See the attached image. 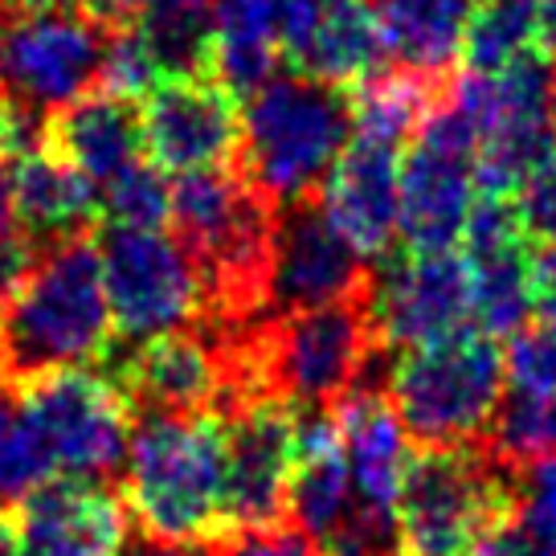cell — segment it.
<instances>
[{"mask_svg":"<svg viewBox=\"0 0 556 556\" xmlns=\"http://www.w3.org/2000/svg\"><path fill=\"white\" fill-rule=\"evenodd\" d=\"M451 99L475 127L479 189L511 192L556 143V62L544 50L504 70H467L451 83Z\"/></svg>","mask_w":556,"mask_h":556,"instance_id":"obj_7","label":"cell"},{"mask_svg":"<svg viewBox=\"0 0 556 556\" xmlns=\"http://www.w3.org/2000/svg\"><path fill=\"white\" fill-rule=\"evenodd\" d=\"M50 148L99 189L148 156L139 103L115 90H90L50 115Z\"/></svg>","mask_w":556,"mask_h":556,"instance_id":"obj_22","label":"cell"},{"mask_svg":"<svg viewBox=\"0 0 556 556\" xmlns=\"http://www.w3.org/2000/svg\"><path fill=\"white\" fill-rule=\"evenodd\" d=\"M99 217L119 229H160L173 222V185L164 168L143 156L99 185Z\"/></svg>","mask_w":556,"mask_h":556,"instance_id":"obj_28","label":"cell"},{"mask_svg":"<svg viewBox=\"0 0 556 556\" xmlns=\"http://www.w3.org/2000/svg\"><path fill=\"white\" fill-rule=\"evenodd\" d=\"M226 536L287 520L299 451V409L275 397H254L226 414Z\"/></svg>","mask_w":556,"mask_h":556,"instance_id":"obj_15","label":"cell"},{"mask_svg":"<svg viewBox=\"0 0 556 556\" xmlns=\"http://www.w3.org/2000/svg\"><path fill=\"white\" fill-rule=\"evenodd\" d=\"M41 245L46 242H37L34 233L21 226V222L17 226L0 229V307H4V299L21 287V278L34 270Z\"/></svg>","mask_w":556,"mask_h":556,"instance_id":"obj_33","label":"cell"},{"mask_svg":"<svg viewBox=\"0 0 556 556\" xmlns=\"http://www.w3.org/2000/svg\"><path fill=\"white\" fill-rule=\"evenodd\" d=\"M131 511L106 483H46L17 516V556H127Z\"/></svg>","mask_w":556,"mask_h":556,"instance_id":"obj_20","label":"cell"},{"mask_svg":"<svg viewBox=\"0 0 556 556\" xmlns=\"http://www.w3.org/2000/svg\"><path fill=\"white\" fill-rule=\"evenodd\" d=\"M99 250H103V282L119 340L143 344V340H156L189 324H205V275L176 233H168L164 226H106Z\"/></svg>","mask_w":556,"mask_h":556,"instance_id":"obj_9","label":"cell"},{"mask_svg":"<svg viewBox=\"0 0 556 556\" xmlns=\"http://www.w3.org/2000/svg\"><path fill=\"white\" fill-rule=\"evenodd\" d=\"M544 41L556 50V0H544Z\"/></svg>","mask_w":556,"mask_h":556,"instance_id":"obj_40","label":"cell"},{"mask_svg":"<svg viewBox=\"0 0 556 556\" xmlns=\"http://www.w3.org/2000/svg\"><path fill=\"white\" fill-rule=\"evenodd\" d=\"M479 192L475 127L446 90L401 160V245L417 254L458 250Z\"/></svg>","mask_w":556,"mask_h":556,"instance_id":"obj_10","label":"cell"},{"mask_svg":"<svg viewBox=\"0 0 556 556\" xmlns=\"http://www.w3.org/2000/svg\"><path fill=\"white\" fill-rule=\"evenodd\" d=\"M372 262L331 226L319 197L282 205L270 250V312H307L324 303L361 299Z\"/></svg>","mask_w":556,"mask_h":556,"instance_id":"obj_16","label":"cell"},{"mask_svg":"<svg viewBox=\"0 0 556 556\" xmlns=\"http://www.w3.org/2000/svg\"><path fill=\"white\" fill-rule=\"evenodd\" d=\"M544 41V0H479L467 25L463 62L467 70L491 74L528 53Z\"/></svg>","mask_w":556,"mask_h":556,"instance_id":"obj_27","label":"cell"},{"mask_svg":"<svg viewBox=\"0 0 556 556\" xmlns=\"http://www.w3.org/2000/svg\"><path fill=\"white\" fill-rule=\"evenodd\" d=\"M53 479V463L21 384L0 381V516L21 511Z\"/></svg>","mask_w":556,"mask_h":556,"instance_id":"obj_26","label":"cell"},{"mask_svg":"<svg viewBox=\"0 0 556 556\" xmlns=\"http://www.w3.org/2000/svg\"><path fill=\"white\" fill-rule=\"evenodd\" d=\"M17 197H13V164L0 156V229L17 226Z\"/></svg>","mask_w":556,"mask_h":556,"instance_id":"obj_37","label":"cell"},{"mask_svg":"<svg viewBox=\"0 0 556 556\" xmlns=\"http://www.w3.org/2000/svg\"><path fill=\"white\" fill-rule=\"evenodd\" d=\"M516 520L556 556V451L528 463L516 479Z\"/></svg>","mask_w":556,"mask_h":556,"instance_id":"obj_31","label":"cell"},{"mask_svg":"<svg viewBox=\"0 0 556 556\" xmlns=\"http://www.w3.org/2000/svg\"><path fill=\"white\" fill-rule=\"evenodd\" d=\"M532 238L511 197L479 192L463 233L470 270V315L486 336H516L536 312V258Z\"/></svg>","mask_w":556,"mask_h":556,"instance_id":"obj_17","label":"cell"},{"mask_svg":"<svg viewBox=\"0 0 556 556\" xmlns=\"http://www.w3.org/2000/svg\"><path fill=\"white\" fill-rule=\"evenodd\" d=\"M111 25L87 0H53L41 9H9L0 34L4 99L53 115L103 83Z\"/></svg>","mask_w":556,"mask_h":556,"instance_id":"obj_8","label":"cell"},{"mask_svg":"<svg viewBox=\"0 0 556 556\" xmlns=\"http://www.w3.org/2000/svg\"><path fill=\"white\" fill-rule=\"evenodd\" d=\"M475 556H553V553H548V548H544V544L511 516V520H504L483 544H479V553Z\"/></svg>","mask_w":556,"mask_h":556,"instance_id":"obj_34","label":"cell"},{"mask_svg":"<svg viewBox=\"0 0 556 556\" xmlns=\"http://www.w3.org/2000/svg\"><path fill=\"white\" fill-rule=\"evenodd\" d=\"M222 340L233 356L242 405L275 397L295 409H328L368 384V368L384 356L365 295L258 319L254 328Z\"/></svg>","mask_w":556,"mask_h":556,"instance_id":"obj_2","label":"cell"},{"mask_svg":"<svg viewBox=\"0 0 556 556\" xmlns=\"http://www.w3.org/2000/svg\"><path fill=\"white\" fill-rule=\"evenodd\" d=\"M9 164H13L17 217L37 242H58L70 233H87L90 222H99L94 185L78 168H70L50 143L29 152V156L9 160Z\"/></svg>","mask_w":556,"mask_h":556,"instance_id":"obj_24","label":"cell"},{"mask_svg":"<svg viewBox=\"0 0 556 556\" xmlns=\"http://www.w3.org/2000/svg\"><path fill=\"white\" fill-rule=\"evenodd\" d=\"M226 463L222 414H143L123 463L131 523L164 544H217L226 536Z\"/></svg>","mask_w":556,"mask_h":556,"instance_id":"obj_3","label":"cell"},{"mask_svg":"<svg viewBox=\"0 0 556 556\" xmlns=\"http://www.w3.org/2000/svg\"><path fill=\"white\" fill-rule=\"evenodd\" d=\"M352 131V90L278 70L245 94L238 168L270 205H299L324 192Z\"/></svg>","mask_w":556,"mask_h":556,"instance_id":"obj_4","label":"cell"},{"mask_svg":"<svg viewBox=\"0 0 556 556\" xmlns=\"http://www.w3.org/2000/svg\"><path fill=\"white\" fill-rule=\"evenodd\" d=\"M511 201L520 208V222H523V229H528V238L544 245H556V143H553V152L523 176V185L516 189Z\"/></svg>","mask_w":556,"mask_h":556,"instance_id":"obj_32","label":"cell"},{"mask_svg":"<svg viewBox=\"0 0 556 556\" xmlns=\"http://www.w3.org/2000/svg\"><path fill=\"white\" fill-rule=\"evenodd\" d=\"M401 160L405 143L377 131H352L319 205L368 262L389 258L401 238Z\"/></svg>","mask_w":556,"mask_h":556,"instance_id":"obj_19","label":"cell"},{"mask_svg":"<svg viewBox=\"0 0 556 556\" xmlns=\"http://www.w3.org/2000/svg\"><path fill=\"white\" fill-rule=\"evenodd\" d=\"M336 421L361 523L397 553V500L414 463L409 430L389 393L377 384H361L344 401H336Z\"/></svg>","mask_w":556,"mask_h":556,"instance_id":"obj_18","label":"cell"},{"mask_svg":"<svg viewBox=\"0 0 556 556\" xmlns=\"http://www.w3.org/2000/svg\"><path fill=\"white\" fill-rule=\"evenodd\" d=\"M0 111H4V90H0Z\"/></svg>","mask_w":556,"mask_h":556,"instance_id":"obj_42","label":"cell"},{"mask_svg":"<svg viewBox=\"0 0 556 556\" xmlns=\"http://www.w3.org/2000/svg\"><path fill=\"white\" fill-rule=\"evenodd\" d=\"M115 348V319L94 233L46 242L34 270L0 307V381L25 384L62 368H87Z\"/></svg>","mask_w":556,"mask_h":556,"instance_id":"obj_1","label":"cell"},{"mask_svg":"<svg viewBox=\"0 0 556 556\" xmlns=\"http://www.w3.org/2000/svg\"><path fill=\"white\" fill-rule=\"evenodd\" d=\"M475 4L479 0H377L389 58L414 74L446 83V70L467 46Z\"/></svg>","mask_w":556,"mask_h":556,"instance_id":"obj_25","label":"cell"},{"mask_svg":"<svg viewBox=\"0 0 556 556\" xmlns=\"http://www.w3.org/2000/svg\"><path fill=\"white\" fill-rule=\"evenodd\" d=\"M123 393L143 414H229L238 409L233 356L217 331H168L106 361Z\"/></svg>","mask_w":556,"mask_h":556,"instance_id":"obj_13","label":"cell"},{"mask_svg":"<svg viewBox=\"0 0 556 556\" xmlns=\"http://www.w3.org/2000/svg\"><path fill=\"white\" fill-rule=\"evenodd\" d=\"M21 397L37 421V434L46 442L53 475L62 479H90L106 483L127 463L131 446V397L115 377L62 368L21 384Z\"/></svg>","mask_w":556,"mask_h":556,"instance_id":"obj_11","label":"cell"},{"mask_svg":"<svg viewBox=\"0 0 556 556\" xmlns=\"http://www.w3.org/2000/svg\"><path fill=\"white\" fill-rule=\"evenodd\" d=\"M536 312L540 319L556 324V245H548V254L536 258Z\"/></svg>","mask_w":556,"mask_h":556,"instance_id":"obj_36","label":"cell"},{"mask_svg":"<svg viewBox=\"0 0 556 556\" xmlns=\"http://www.w3.org/2000/svg\"><path fill=\"white\" fill-rule=\"evenodd\" d=\"M127 556H208L201 544H164V540H148V544H139L136 553Z\"/></svg>","mask_w":556,"mask_h":556,"instance_id":"obj_38","label":"cell"},{"mask_svg":"<svg viewBox=\"0 0 556 556\" xmlns=\"http://www.w3.org/2000/svg\"><path fill=\"white\" fill-rule=\"evenodd\" d=\"M0 4H4V9H13V4H17V0H0Z\"/></svg>","mask_w":556,"mask_h":556,"instance_id":"obj_41","label":"cell"},{"mask_svg":"<svg viewBox=\"0 0 556 556\" xmlns=\"http://www.w3.org/2000/svg\"><path fill=\"white\" fill-rule=\"evenodd\" d=\"M287 58H291V70H303L319 83L344 90L361 87L365 78L384 70V58H389V41H384L377 4H368V0L328 4Z\"/></svg>","mask_w":556,"mask_h":556,"instance_id":"obj_23","label":"cell"},{"mask_svg":"<svg viewBox=\"0 0 556 556\" xmlns=\"http://www.w3.org/2000/svg\"><path fill=\"white\" fill-rule=\"evenodd\" d=\"M507 463L479 446H434L414 454L397 500V556H475L516 516Z\"/></svg>","mask_w":556,"mask_h":556,"instance_id":"obj_6","label":"cell"},{"mask_svg":"<svg viewBox=\"0 0 556 556\" xmlns=\"http://www.w3.org/2000/svg\"><path fill=\"white\" fill-rule=\"evenodd\" d=\"M328 4L336 0H213L208 74L233 94L258 90Z\"/></svg>","mask_w":556,"mask_h":556,"instance_id":"obj_21","label":"cell"},{"mask_svg":"<svg viewBox=\"0 0 556 556\" xmlns=\"http://www.w3.org/2000/svg\"><path fill=\"white\" fill-rule=\"evenodd\" d=\"M365 307L384 352L438 344L446 336L475 328L470 315V270L463 250L417 254L372 266L365 287Z\"/></svg>","mask_w":556,"mask_h":556,"instance_id":"obj_12","label":"cell"},{"mask_svg":"<svg viewBox=\"0 0 556 556\" xmlns=\"http://www.w3.org/2000/svg\"><path fill=\"white\" fill-rule=\"evenodd\" d=\"M90 13H99L106 25H119L139 13H156V9H205V0H87Z\"/></svg>","mask_w":556,"mask_h":556,"instance_id":"obj_35","label":"cell"},{"mask_svg":"<svg viewBox=\"0 0 556 556\" xmlns=\"http://www.w3.org/2000/svg\"><path fill=\"white\" fill-rule=\"evenodd\" d=\"M507 361V389H520L532 397L556 401V324H523L504 352Z\"/></svg>","mask_w":556,"mask_h":556,"instance_id":"obj_30","label":"cell"},{"mask_svg":"<svg viewBox=\"0 0 556 556\" xmlns=\"http://www.w3.org/2000/svg\"><path fill=\"white\" fill-rule=\"evenodd\" d=\"M0 556H17V532L4 523V516H0Z\"/></svg>","mask_w":556,"mask_h":556,"instance_id":"obj_39","label":"cell"},{"mask_svg":"<svg viewBox=\"0 0 556 556\" xmlns=\"http://www.w3.org/2000/svg\"><path fill=\"white\" fill-rule=\"evenodd\" d=\"M491 454L507 467H528L556 451V401L507 389L500 414L491 421Z\"/></svg>","mask_w":556,"mask_h":556,"instance_id":"obj_29","label":"cell"},{"mask_svg":"<svg viewBox=\"0 0 556 556\" xmlns=\"http://www.w3.org/2000/svg\"><path fill=\"white\" fill-rule=\"evenodd\" d=\"M143 152L164 173L226 168L242 148L238 94L213 74L164 78L143 94Z\"/></svg>","mask_w":556,"mask_h":556,"instance_id":"obj_14","label":"cell"},{"mask_svg":"<svg viewBox=\"0 0 556 556\" xmlns=\"http://www.w3.org/2000/svg\"><path fill=\"white\" fill-rule=\"evenodd\" d=\"M384 393L426 451L475 446L507 397V361L495 336L467 328L438 344L405 348L384 377Z\"/></svg>","mask_w":556,"mask_h":556,"instance_id":"obj_5","label":"cell"}]
</instances>
